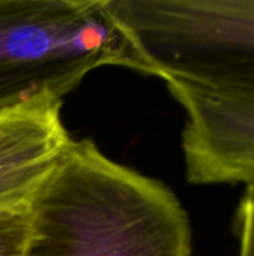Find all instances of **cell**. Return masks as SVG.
<instances>
[{"label":"cell","mask_w":254,"mask_h":256,"mask_svg":"<svg viewBox=\"0 0 254 256\" xmlns=\"http://www.w3.org/2000/svg\"><path fill=\"white\" fill-rule=\"evenodd\" d=\"M237 256H254V182L247 184L234 218Z\"/></svg>","instance_id":"7"},{"label":"cell","mask_w":254,"mask_h":256,"mask_svg":"<svg viewBox=\"0 0 254 256\" xmlns=\"http://www.w3.org/2000/svg\"><path fill=\"white\" fill-rule=\"evenodd\" d=\"M189 216L162 182L70 140L30 206L22 256H192Z\"/></svg>","instance_id":"1"},{"label":"cell","mask_w":254,"mask_h":256,"mask_svg":"<svg viewBox=\"0 0 254 256\" xmlns=\"http://www.w3.org/2000/svg\"><path fill=\"white\" fill-rule=\"evenodd\" d=\"M144 75L254 94V0H105Z\"/></svg>","instance_id":"3"},{"label":"cell","mask_w":254,"mask_h":256,"mask_svg":"<svg viewBox=\"0 0 254 256\" xmlns=\"http://www.w3.org/2000/svg\"><path fill=\"white\" fill-rule=\"evenodd\" d=\"M61 105L45 96L0 122V210L28 208L63 158L72 138Z\"/></svg>","instance_id":"5"},{"label":"cell","mask_w":254,"mask_h":256,"mask_svg":"<svg viewBox=\"0 0 254 256\" xmlns=\"http://www.w3.org/2000/svg\"><path fill=\"white\" fill-rule=\"evenodd\" d=\"M100 66L144 74L105 0H0V114L63 99Z\"/></svg>","instance_id":"2"},{"label":"cell","mask_w":254,"mask_h":256,"mask_svg":"<svg viewBox=\"0 0 254 256\" xmlns=\"http://www.w3.org/2000/svg\"><path fill=\"white\" fill-rule=\"evenodd\" d=\"M186 111L181 147L190 184L254 182V94L225 93L165 80Z\"/></svg>","instance_id":"4"},{"label":"cell","mask_w":254,"mask_h":256,"mask_svg":"<svg viewBox=\"0 0 254 256\" xmlns=\"http://www.w3.org/2000/svg\"><path fill=\"white\" fill-rule=\"evenodd\" d=\"M15 110H16V108H15ZM12 111H13V110H12ZM12 111H7V112H1V114H0V122H1V120H4V117H6V116H9V114H10Z\"/></svg>","instance_id":"8"},{"label":"cell","mask_w":254,"mask_h":256,"mask_svg":"<svg viewBox=\"0 0 254 256\" xmlns=\"http://www.w3.org/2000/svg\"><path fill=\"white\" fill-rule=\"evenodd\" d=\"M30 225V207L0 210V256H22Z\"/></svg>","instance_id":"6"}]
</instances>
